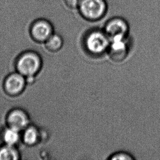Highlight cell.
<instances>
[{"label":"cell","mask_w":160,"mask_h":160,"mask_svg":"<svg viewBox=\"0 0 160 160\" xmlns=\"http://www.w3.org/2000/svg\"><path fill=\"white\" fill-rule=\"evenodd\" d=\"M108 9L106 0H82L77 10L83 19L93 22L103 19Z\"/></svg>","instance_id":"1"},{"label":"cell","mask_w":160,"mask_h":160,"mask_svg":"<svg viewBox=\"0 0 160 160\" xmlns=\"http://www.w3.org/2000/svg\"><path fill=\"white\" fill-rule=\"evenodd\" d=\"M110 39L103 29L91 28L88 31L84 37V44L88 52L93 55L103 54L110 45Z\"/></svg>","instance_id":"2"},{"label":"cell","mask_w":160,"mask_h":160,"mask_svg":"<svg viewBox=\"0 0 160 160\" xmlns=\"http://www.w3.org/2000/svg\"><path fill=\"white\" fill-rule=\"evenodd\" d=\"M41 67V58L37 53L33 52L22 54L16 62L18 72L27 78L34 77L39 72Z\"/></svg>","instance_id":"3"},{"label":"cell","mask_w":160,"mask_h":160,"mask_svg":"<svg viewBox=\"0 0 160 160\" xmlns=\"http://www.w3.org/2000/svg\"><path fill=\"white\" fill-rule=\"evenodd\" d=\"M103 29L110 41L126 39L130 31V26L125 19L117 16L108 19Z\"/></svg>","instance_id":"4"},{"label":"cell","mask_w":160,"mask_h":160,"mask_svg":"<svg viewBox=\"0 0 160 160\" xmlns=\"http://www.w3.org/2000/svg\"><path fill=\"white\" fill-rule=\"evenodd\" d=\"M54 33L53 24L45 18L35 20L29 28L31 38L37 43H45Z\"/></svg>","instance_id":"5"},{"label":"cell","mask_w":160,"mask_h":160,"mask_svg":"<svg viewBox=\"0 0 160 160\" xmlns=\"http://www.w3.org/2000/svg\"><path fill=\"white\" fill-rule=\"evenodd\" d=\"M26 82V78L19 73H11L4 79L3 90L11 96L19 95L24 91Z\"/></svg>","instance_id":"6"},{"label":"cell","mask_w":160,"mask_h":160,"mask_svg":"<svg viewBox=\"0 0 160 160\" xmlns=\"http://www.w3.org/2000/svg\"><path fill=\"white\" fill-rule=\"evenodd\" d=\"M8 127L18 130L24 131L29 126L30 119L28 114L21 109H13L9 112L6 118Z\"/></svg>","instance_id":"7"},{"label":"cell","mask_w":160,"mask_h":160,"mask_svg":"<svg viewBox=\"0 0 160 160\" xmlns=\"http://www.w3.org/2000/svg\"><path fill=\"white\" fill-rule=\"evenodd\" d=\"M110 58L115 61H120L125 58L128 52L126 39H115L110 41L108 48Z\"/></svg>","instance_id":"8"},{"label":"cell","mask_w":160,"mask_h":160,"mask_svg":"<svg viewBox=\"0 0 160 160\" xmlns=\"http://www.w3.org/2000/svg\"><path fill=\"white\" fill-rule=\"evenodd\" d=\"M20 131L9 127H7L2 131L1 138L4 144L15 146L21 138Z\"/></svg>","instance_id":"9"},{"label":"cell","mask_w":160,"mask_h":160,"mask_svg":"<svg viewBox=\"0 0 160 160\" xmlns=\"http://www.w3.org/2000/svg\"><path fill=\"white\" fill-rule=\"evenodd\" d=\"M23 131L22 138L26 145L32 146L36 144L39 142L40 132L35 126H28Z\"/></svg>","instance_id":"10"},{"label":"cell","mask_w":160,"mask_h":160,"mask_svg":"<svg viewBox=\"0 0 160 160\" xmlns=\"http://www.w3.org/2000/svg\"><path fill=\"white\" fill-rule=\"evenodd\" d=\"M20 153L15 146L4 144L0 147V160H18Z\"/></svg>","instance_id":"11"},{"label":"cell","mask_w":160,"mask_h":160,"mask_svg":"<svg viewBox=\"0 0 160 160\" xmlns=\"http://www.w3.org/2000/svg\"><path fill=\"white\" fill-rule=\"evenodd\" d=\"M47 49L52 52H56L62 47L63 39L60 35L54 33L44 43Z\"/></svg>","instance_id":"12"},{"label":"cell","mask_w":160,"mask_h":160,"mask_svg":"<svg viewBox=\"0 0 160 160\" xmlns=\"http://www.w3.org/2000/svg\"><path fill=\"white\" fill-rule=\"evenodd\" d=\"M82 0H63L65 6L72 10L78 9Z\"/></svg>","instance_id":"13"},{"label":"cell","mask_w":160,"mask_h":160,"mask_svg":"<svg viewBox=\"0 0 160 160\" xmlns=\"http://www.w3.org/2000/svg\"><path fill=\"white\" fill-rule=\"evenodd\" d=\"M110 159L112 160H131L133 158L131 155L125 152H118L112 155Z\"/></svg>","instance_id":"14"}]
</instances>
